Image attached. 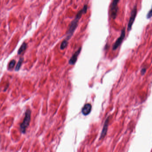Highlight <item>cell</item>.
Returning a JSON list of instances; mask_svg holds the SVG:
<instances>
[{"label":"cell","instance_id":"cell-8","mask_svg":"<svg viewBox=\"0 0 152 152\" xmlns=\"http://www.w3.org/2000/svg\"><path fill=\"white\" fill-rule=\"evenodd\" d=\"M91 105L90 104H87L83 106L82 109V113L84 116H87L90 113L91 110Z\"/></svg>","mask_w":152,"mask_h":152},{"label":"cell","instance_id":"cell-14","mask_svg":"<svg viewBox=\"0 0 152 152\" xmlns=\"http://www.w3.org/2000/svg\"><path fill=\"white\" fill-rule=\"evenodd\" d=\"M146 71V69L144 68H143V69L141 70V73L142 75H144L145 74V72Z\"/></svg>","mask_w":152,"mask_h":152},{"label":"cell","instance_id":"cell-7","mask_svg":"<svg viewBox=\"0 0 152 152\" xmlns=\"http://www.w3.org/2000/svg\"><path fill=\"white\" fill-rule=\"evenodd\" d=\"M109 117H108L107 119L105 120V123L104 124V127H103L101 133L100 135V140L104 138L106 136V134H107V130H108V125H109Z\"/></svg>","mask_w":152,"mask_h":152},{"label":"cell","instance_id":"cell-11","mask_svg":"<svg viewBox=\"0 0 152 152\" xmlns=\"http://www.w3.org/2000/svg\"><path fill=\"white\" fill-rule=\"evenodd\" d=\"M23 61V59L22 58H21L19 61H18V62L17 64V65L16 66V67H15V70L16 71H18V70H19V69L20 68L21 65H22V62Z\"/></svg>","mask_w":152,"mask_h":152},{"label":"cell","instance_id":"cell-9","mask_svg":"<svg viewBox=\"0 0 152 152\" xmlns=\"http://www.w3.org/2000/svg\"><path fill=\"white\" fill-rule=\"evenodd\" d=\"M27 47V44L25 43H23L22 44L21 47L19 48L18 51V54H21L24 51H25Z\"/></svg>","mask_w":152,"mask_h":152},{"label":"cell","instance_id":"cell-2","mask_svg":"<svg viewBox=\"0 0 152 152\" xmlns=\"http://www.w3.org/2000/svg\"><path fill=\"white\" fill-rule=\"evenodd\" d=\"M31 111L29 109H27L25 113V117L21 125V130L23 133H25L27 128L29 126L30 120Z\"/></svg>","mask_w":152,"mask_h":152},{"label":"cell","instance_id":"cell-5","mask_svg":"<svg viewBox=\"0 0 152 152\" xmlns=\"http://www.w3.org/2000/svg\"><path fill=\"white\" fill-rule=\"evenodd\" d=\"M119 0H113L111 4L110 7V12L111 17L113 19H115L117 15L118 11V4Z\"/></svg>","mask_w":152,"mask_h":152},{"label":"cell","instance_id":"cell-3","mask_svg":"<svg viewBox=\"0 0 152 152\" xmlns=\"http://www.w3.org/2000/svg\"><path fill=\"white\" fill-rule=\"evenodd\" d=\"M137 7L136 5L134 6L133 10H132L131 13L127 29L128 31H130L132 29V26L134 23L136 17L137 16Z\"/></svg>","mask_w":152,"mask_h":152},{"label":"cell","instance_id":"cell-6","mask_svg":"<svg viewBox=\"0 0 152 152\" xmlns=\"http://www.w3.org/2000/svg\"><path fill=\"white\" fill-rule=\"evenodd\" d=\"M81 50H82V47H80L74 54H73L72 56L69 60V63L70 65H74L75 64L77 60L78 56L79 55L81 51Z\"/></svg>","mask_w":152,"mask_h":152},{"label":"cell","instance_id":"cell-1","mask_svg":"<svg viewBox=\"0 0 152 152\" xmlns=\"http://www.w3.org/2000/svg\"><path fill=\"white\" fill-rule=\"evenodd\" d=\"M87 10V5H86L83 6V8L78 13V14L76 15V18L70 24L68 30L66 33V36L65 39L68 41L71 38V37L72 36L73 33L78 26V24L80 19L82 17L83 14H85L86 13Z\"/></svg>","mask_w":152,"mask_h":152},{"label":"cell","instance_id":"cell-4","mask_svg":"<svg viewBox=\"0 0 152 152\" xmlns=\"http://www.w3.org/2000/svg\"><path fill=\"white\" fill-rule=\"evenodd\" d=\"M125 28L124 27L121 32L120 35L119 36V38L116 40V42L114 44L113 47H112V49L113 51H115L116 50L118 47H119V46L123 42L125 36Z\"/></svg>","mask_w":152,"mask_h":152},{"label":"cell","instance_id":"cell-13","mask_svg":"<svg viewBox=\"0 0 152 152\" xmlns=\"http://www.w3.org/2000/svg\"><path fill=\"white\" fill-rule=\"evenodd\" d=\"M152 10H150L147 15V18L148 19L151 18L152 17Z\"/></svg>","mask_w":152,"mask_h":152},{"label":"cell","instance_id":"cell-10","mask_svg":"<svg viewBox=\"0 0 152 152\" xmlns=\"http://www.w3.org/2000/svg\"><path fill=\"white\" fill-rule=\"evenodd\" d=\"M68 41H67V40H66V39H65V40H63V41L62 42V43L61 44V45H60V49H61V50H64V49H65L66 47L67 46V45H68Z\"/></svg>","mask_w":152,"mask_h":152},{"label":"cell","instance_id":"cell-12","mask_svg":"<svg viewBox=\"0 0 152 152\" xmlns=\"http://www.w3.org/2000/svg\"><path fill=\"white\" fill-rule=\"evenodd\" d=\"M15 60H12L11 62H10L9 65V69H12L15 64Z\"/></svg>","mask_w":152,"mask_h":152}]
</instances>
